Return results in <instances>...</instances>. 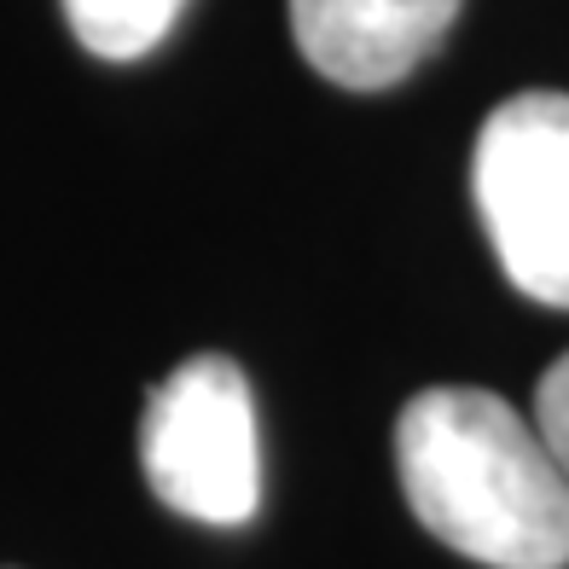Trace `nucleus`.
I'll return each mask as SVG.
<instances>
[{"label": "nucleus", "mask_w": 569, "mask_h": 569, "mask_svg": "<svg viewBox=\"0 0 569 569\" xmlns=\"http://www.w3.org/2000/svg\"><path fill=\"white\" fill-rule=\"evenodd\" d=\"M180 12H187V0H64L70 36L93 59H111V64L146 59L151 47H163Z\"/></svg>", "instance_id": "nucleus-5"}, {"label": "nucleus", "mask_w": 569, "mask_h": 569, "mask_svg": "<svg viewBox=\"0 0 569 569\" xmlns=\"http://www.w3.org/2000/svg\"><path fill=\"white\" fill-rule=\"evenodd\" d=\"M471 192L506 279L540 308H569V93H517L488 111Z\"/></svg>", "instance_id": "nucleus-3"}, {"label": "nucleus", "mask_w": 569, "mask_h": 569, "mask_svg": "<svg viewBox=\"0 0 569 569\" xmlns=\"http://www.w3.org/2000/svg\"><path fill=\"white\" fill-rule=\"evenodd\" d=\"M535 430L558 459V471L569 477V355H558L535 383Z\"/></svg>", "instance_id": "nucleus-6"}, {"label": "nucleus", "mask_w": 569, "mask_h": 569, "mask_svg": "<svg viewBox=\"0 0 569 569\" xmlns=\"http://www.w3.org/2000/svg\"><path fill=\"white\" fill-rule=\"evenodd\" d=\"M465 0H291V36L326 82L378 93L448 41Z\"/></svg>", "instance_id": "nucleus-4"}, {"label": "nucleus", "mask_w": 569, "mask_h": 569, "mask_svg": "<svg viewBox=\"0 0 569 569\" xmlns=\"http://www.w3.org/2000/svg\"><path fill=\"white\" fill-rule=\"evenodd\" d=\"M396 471L412 517L488 569H569V477L506 396L419 390L396 419Z\"/></svg>", "instance_id": "nucleus-1"}, {"label": "nucleus", "mask_w": 569, "mask_h": 569, "mask_svg": "<svg viewBox=\"0 0 569 569\" xmlns=\"http://www.w3.org/2000/svg\"><path fill=\"white\" fill-rule=\"evenodd\" d=\"M140 465L169 511L210 529L250 523L262 506V442L239 360L192 355L151 390L140 419Z\"/></svg>", "instance_id": "nucleus-2"}]
</instances>
